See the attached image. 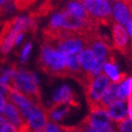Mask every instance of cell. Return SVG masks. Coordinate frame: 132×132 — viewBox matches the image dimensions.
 <instances>
[{
	"mask_svg": "<svg viewBox=\"0 0 132 132\" xmlns=\"http://www.w3.org/2000/svg\"><path fill=\"white\" fill-rule=\"evenodd\" d=\"M39 68L50 77H71L67 67V57L51 44L44 43L37 61Z\"/></svg>",
	"mask_w": 132,
	"mask_h": 132,
	"instance_id": "6da1fadb",
	"label": "cell"
},
{
	"mask_svg": "<svg viewBox=\"0 0 132 132\" xmlns=\"http://www.w3.org/2000/svg\"><path fill=\"white\" fill-rule=\"evenodd\" d=\"M11 88L26 96L27 98L39 108H44L42 102L41 89L39 86V80L34 73L24 69H18L15 73L13 80L11 82Z\"/></svg>",
	"mask_w": 132,
	"mask_h": 132,
	"instance_id": "7a4b0ae2",
	"label": "cell"
},
{
	"mask_svg": "<svg viewBox=\"0 0 132 132\" xmlns=\"http://www.w3.org/2000/svg\"><path fill=\"white\" fill-rule=\"evenodd\" d=\"M81 4L89 15L96 20L99 25L108 27L115 22L111 14L110 4L108 0H83Z\"/></svg>",
	"mask_w": 132,
	"mask_h": 132,
	"instance_id": "3957f363",
	"label": "cell"
},
{
	"mask_svg": "<svg viewBox=\"0 0 132 132\" xmlns=\"http://www.w3.org/2000/svg\"><path fill=\"white\" fill-rule=\"evenodd\" d=\"M109 85H110L109 77L105 73H101L84 88L86 100L88 103L90 111L100 108L98 106L99 101Z\"/></svg>",
	"mask_w": 132,
	"mask_h": 132,
	"instance_id": "277c9868",
	"label": "cell"
},
{
	"mask_svg": "<svg viewBox=\"0 0 132 132\" xmlns=\"http://www.w3.org/2000/svg\"><path fill=\"white\" fill-rule=\"evenodd\" d=\"M85 120L95 131L105 129L113 126L112 121L110 120L107 110H103L101 108L90 111V114L86 116Z\"/></svg>",
	"mask_w": 132,
	"mask_h": 132,
	"instance_id": "5b68a950",
	"label": "cell"
},
{
	"mask_svg": "<svg viewBox=\"0 0 132 132\" xmlns=\"http://www.w3.org/2000/svg\"><path fill=\"white\" fill-rule=\"evenodd\" d=\"M120 100H127V99L121 94L120 84L112 82L108 86V88L104 92V94L99 101L98 106L103 110H107L110 105H112L113 103L117 101H120Z\"/></svg>",
	"mask_w": 132,
	"mask_h": 132,
	"instance_id": "8992f818",
	"label": "cell"
},
{
	"mask_svg": "<svg viewBox=\"0 0 132 132\" xmlns=\"http://www.w3.org/2000/svg\"><path fill=\"white\" fill-rule=\"evenodd\" d=\"M112 39L113 47L118 50L119 52H121L123 55H127L128 34L127 32V29L123 28V26L116 22L112 24Z\"/></svg>",
	"mask_w": 132,
	"mask_h": 132,
	"instance_id": "52a82bcc",
	"label": "cell"
},
{
	"mask_svg": "<svg viewBox=\"0 0 132 132\" xmlns=\"http://www.w3.org/2000/svg\"><path fill=\"white\" fill-rule=\"evenodd\" d=\"M53 103H63L70 107L79 108L80 103L77 94L73 92L68 86L63 85L59 88L53 94Z\"/></svg>",
	"mask_w": 132,
	"mask_h": 132,
	"instance_id": "ba28073f",
	"label": "cell"
},
{
	"mask_svg": "<svg viewBox=\"0 0 132 132\" xmlns=\"http://www.w3.org/2000/svg\"><path fill=\"white\" fill-rule=\"evenodd\" d=\"M3 116L6 118L8 123L14 126L17 129H19L20 127H23L27 123L25 118L23 117L22 113L20 112L19 109L15 105L9 101L7 102V104L5 106V109L3 111Z\"/></svg>",
	"mask_w": 132,
	"mask_h": 132,
	"instance_id": "9c48e42d",
	"label": "cell"
},
{
	"mask_svg": "<svg viewBox=\"0 0 132 132\" xmlns=\"http://www.w3.org/2000/svg\"><path fill=\"white\" fill-rule=\"evenodd\" d=\"M103 68H104L105 74L107 75L109 78H110L114 83L121 84L125 80H127V74H125V73L119 74L118 73V68H117V64L115 62V58H114L113 53L108 58Z\"/></svg>",
	"mask_w": 132,
	"mask_h": 132,
	"instance_id": "30bf717a",
	"label": "cell"
},
{
	"mask_svg": "<svg viewBox=\"0 0 132 132\" xmlns=\"http://www.w3.org/2000/svg\"><path fill=\"white\" fill-rule=\"evenodd\" d=\"M71 111V107L63 103H53L48 109H46V115L51 122H60L64 119Z\"/></svg>",
	"mask_w": 132,
	"mask_h": 132,
	"instance_id": "8fae6325",
	"label": "cell"
},
{
	"mask_svg": "<svg viewBox=\"0 0 132 132\" xmlns=\"http://www.w3.org/2000/svg\"><path fill=\"white\" fill-rule=\"evenodd\" d=\"M107 112L110 116V120L114 123H118V122L124 120L127 116L128 112V107L127 106V101L126 100H120L112 105H110L108 108Z\"/></svg>",
	"mask_w": 132,
	"mask_h": 132,
	"instance_id": "7c38bea8",
	"label": "cell"
},
{
	"mask_svg": "<svg viewBox=\"0 0 132 132\" xmlns=\"http://www.w3.org/2000/svg\"><path fill=\"white\" fill-rule=\"evenodd\" d=\"M79 62L82 71L86 75H89V76L93 77L91 73L93 71V69H94V65H95V63H96V57L89 47H85L79 53Z\"/></svg>",
	"mask_w": 132,
	"mask_h": 132,
	"instance_id": "4fadbf2b",
	"label": "cell"
},
{
	"mask_svg": "<svg viewBox=\"0 0 132 132\" xmlns=\"http://www.w3.org/2000/svg\"><path fill=\"white\" fill-rule=\"evenodd\" d=\"M113 14L112 16L114 20H116V23H118L120 25L127 26V22L132 17V14L130 12L129 9L127 8V6L125 3L121 1H115L113 3Z\"/></svg>",
	"mask_w": 132,
	"mask_h": 132,
	"instance_id": "5bb4252c",
	"label": "cell"
},
{
	"mask_svg": "<svg viewBox=\"0 0 132 132\" xmlns=\"http://www.w3.org/2000/svg\"><path fill=\"white\" fill-rule=\"evenodd\" d=\"M27 123L30 127L31 129H33V131L44 130L46 124L48 123V118H47L46 115V109L38 110L27 120Z\"/></svg>",
	"mask_w": 132,
	"mask_h": 132,
	"instance_id": "9a60e30c",
	"label": "cell"
},
{
	"mask_svg": "<svg viewBox=\"0 0 132 132\" xmlns=\"http://www.w3.org/2000/svg\"><path fill=\"white\" fill-rule=\"evenodd\" d=\"M66 9L71 12L73 15L78 17L80 19L83 20H91L93 17H91L89 15V13L87 12V11L85 10V8L83 7V5L80 2L72 0L68 3V5L66 7Z\"/></svg>",
	"mask_w": 132,
	"mask_h": 132,
	"instance_id": "2e32d148",
	"label": "cell"
},
{
	"mask_svg": "<svg viewBox=\"0 0 132 132\" xmlns=\"http://www.w3.org/2000/svg\"><path fill=\"white\" fill-rule=\"evenodd\" d=\"M115 130L118 132H132V120L129 116H127L124 120L115 123Z\"/></svg>",
	"mask_w": 132,
	"mask_h": 132,
	"instance_id": "e0dca14e",
	"label": "cell"
},
{
	"mask_svg": "<svg viewBox=\"0 0 132 132\" xmlns=\"http://www.w3.org/2000/svg\"><path fill=\"white\" fill-rule=\"evenodd\" d=\"M36 1L37 0H13V6L18 11H24L35 4Z\"/></svg>",
	"mask_w": 132,
	"mask_h": 132,
	"instance_id": "ac0fdd59",
	"label": "cell"
},
{
	"mask_svg": "<svg viewBox=\"0 0 132 132\" xmlns=\"http://www.w3.org/2000/svg\"><path fill=\"white\" fill-rule=\"evenodd\" d=\"M44 132H63L61 126L56 124L54 122H48L44 127Z\"/></svg>",
	"mask_w": 132,
	"mask_h": 132,
	"instance_id": "d6986e66",
	"label": "cell"
},
{
	"mask_svg": "<svg viewBox=\"0 0 132 132\" xmlns=\"http://www.w3.org/2000/svg\"><path fill=\"white\" fill-rule=\"evenodd\" d=\"M30 50H31V44L30 43H28V44H27L25 46H24L22 52H21V56H20L21 61H22L23 63L27 61L28 56H29V53H30Z\"/></svg>",
	"mask_w": 132,
	"mask_h": 132,
	"instance_id": "ffe728a7",
	"label": "cell"
},
{
	"mask_svg": "<svg viewBox=\"0 0 132 132\" xmlns=\"http://www.w3.org/2000/svg\"><path fill=\"white\" fill-rule=\"evenodd\" d=\"M61 129H62L63 132H82L78 126H76V127H65V126H61Z\"/></svg>",
	"mask_w": 132,
	"mask_h": 132,
	"instance_id": "44dd1931",
	"label": "cell"
},
{
	"mask_svg": "<svg viewBox=\"0 0 132 132\" xmlns=\"http://www.w3.org/2000/svg\"><path fill=\"white\" fill-rule=\"evenodd\" d=\"M0 132H18V130H17V128L14 127V126H12L11 124L8 123Z\"/></svg>",
	"mask_w": 132,
	"mask_h": 132,
	"instance_id": "7402d4cb",
	"label": "cell"
},
{
	"mask_svg": "<svg viewBox=\"0 0 132 132\" xmlns=\"http://www.w3.org/2000/svg\"><path fill=\"white\" fill-rule=\"evenodd\" d=\"M9 92V87L8 85H6L5 83L3 82L2 79H1V77H0V94H7Z\"/></svg>",
	"mask_w": 132,
	"mask_h": 132,
	"instance_id": "603a6c76",
	"label": "cell"
},
{
	"mask_svg": "<svg viewBox=\"0 0 132 132\" xmlns=\"http://www.w3.org/2000/svg\"><path fill=\"white\" fill-rule=\"evenodd\" d=\"M6 104H7V101H6L5 96L3 94H0V114H3Z\"/></svg>",
	"mask_w": 132,
	"mask_h": 132,
	"instance_id": "cb8c5ba5",
	"label": "cell"
},
{
	"mask_svg": "<svg viewBox=\"0 0 132 132\" xmlns=\"http://www.w3.org/2000/svg\"><path fill=\"white\" fill-rule=\"evenodd\" d=\"M18 130V132H33V130L30 128V127L28 126V123H26L23 127H21L19 128V129H17Z\"/></svg>",
	"mask_w": 132,
	"mask_h": 132,
	"instance_id": "d4e9b609",
	"label": "cell"
},
{
	"mask_svg": "<svg viewBox=\"0 0 132 132\" xmlns=\"http://www.w3.org/2000/svg\"><path fill=\"white\" fill-rule=\"evenodd\" d=\"M8 124V121L6 120V118L3 115H0V131L4 128L6 125Z\"/></svg>",
	"mask_w": 132,
	"mask_h": 132,
	"instance_id": "484cf974",
	"label": "cell"
},
{
	"mask_svg": "<svg viewBox=\"0 0 132 132\" xmlns=\"http://www.w3.org/2000/svg\"><path fill=\"white\" fill-rule=\"evenodd\" d=\"M33 132H44V130H38V131H33Z\"/></svg>",
	"mask_w": 132,
	"mask_h": 132,
	"instance_id": "4316f807",
	"label": "cell"
}]
</instances>
